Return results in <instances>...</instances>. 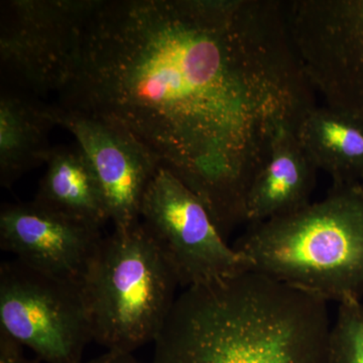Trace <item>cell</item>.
<instances>
[{
    "label": "cell",
    "mask_w": 363,
    "mask_h": 363,
    "mask_svg": "<svg viewBox=\"0 0 363 363\" xmlns=\"http://www.w3.org/2000/svg\"><path fill=\"white\" fill-rule=\"evenodd\" d=\"M58 94L147 145L224 240L274 138L317 106L279 0H101Z\"/></svg>",
    "instance_id": "1"
},
{
    "label": "cell",
    "mask_w": 363,
    "mask_h": 363,
    "mask_svg": "<svg viewBox=\"0 0 363 363\" xmlns=\"http://www.w3.org/2000/svg\"><path fill=\"white\" fill-rule=\"evenodd\" d=\"M327 303L253 271L190 286L152 363H329Z\"/></svg>",
    "instance_id": "2"
},
{
    "label": "cell",
    "mask_w": 363,
    "mask_h": 363,
    "mask_svg": "<svg viewBox=\"0 0 363 363\" xmlns=\"http://www.w3.org/2000/svg\"><path fill=\"white\" fill-rule=\"evenodd\" d=\"M233 247L252 271L339 304L363 298V193L332 185L292 214L248 224Z\"/></svg>",
    "instance_id": "3"
},
{
    "label": "cell",
    "mask_w": 363,
    "mask_h": 363,
    "mask_svg": "<svg viewBox=\"0 0 363 363\" xmlns=\"http://www.w3.org/2000/svg\"><path fill=\"white\" fill-rule=\"evenodd\" d=\"M175 272L142 221L104 236L81 294L92 340L131 352L156 340L176 302Z\"/></svg>",
    "instance_id": "4"
},
{
    "label": "cell",
    "mask_w": 363,
    "mask_h": 363,
    "mask_svg": "<svg viewBox=\"0 0 363 363\" xmlns=\"http://www.w3.org/2000/svg\"><path fill=\"white\" fill-rule=\"evenodd\" d=\"M0 331L47 363H83L92 341L80 286L16 259L0 264Z\"/></svg>",
    "instance_id": "5"
},
{
    "label": "cell",
    "mask_w": 363,
    "mask_h": 363,
    "mask_svg": "<svg viewBox=\"0 0 363 363\" xmlns=\"http://www.w3.org/2000/svg\"><path fill=\"white\" fill-rule=\"evenodd\" d=\"M140 221L185 289L252 271L250 260L227 245L201 200L164 167L145 191Z\"/></svg>",
    "instance_id": "6"
},
{
    "label": "cell",
    "mask_w": 363,
    "mask_h": 363,
    "mask_svg": "<svg viewBox=\"0 0 363 363\" xmlns=\"http://www.w3.org/2000/svg\"><path fill=\"white\" fill-rule=\"evenodd\" d=\"M100 1H2V69L16 84L33 94L58 93L68 77L86 26Z\"/></svg>",
    "instance_id": "7"
},
{
    "label": "cell",
    "mask_w": 363,
    "mask_h": 363,
    "mask_svg": "<svg viewBox=\"0 0 363 363\" xmlns=\"http://www.w3.org/2000/svg\"><path fill=\"white\" fill-rule=\"evenodd\" d=\"M288 21L315 92L363 121V0H291Z\"/></svg>",
    "instance_id": "8"
},
{
    "label": "cell",
    "mask_w": 363,
    "mask_h": 363,
    "mask_svg": "<svg viewBox=\"0 0 363 363\" xmlns=\"http://www.w3.org/2000/svg\"><path fill=\"white\" fill-rule=\"evenodd\" d=\"M56 125L75 136L94 169L114 228L140 221V207L150 181L161 167L159 157L119 124L48 105Z\"/></svg>",
    "instance_id": "9"
},
{
    "label": "cell",
    "mask_w": 363,
    "mask_h": 363,
    "mask_svg": "<svg viewBox=\"0 0 363 363\" xmlns=\"http://www.w3.org/2000/svg\"><path fill=\"white\" fill-rule=\"evenodd\" d=\"M101 227L35 201L6 204L0 211V247L26 266L80 286Z\"/></svg>",
    "instance_id": "10"
},
{
    "label": "cell",
    "mask_w": 363,
    "mask_h": 363,
    "mask_svg": "<svg viewBox=\"0 0 363 363\" xmlns=\"http://www.w3.org/2000/svg\"><path fill=\"white\" fill-rule=\"evenodd\" d=\"M317 171L296 131H279L248 191L247 223L286 216L311 204Z\"/></svg>",
    "instance_id": "11"
},
{
    "label": "cell",
    "mask_w": 363,
    "mask_h": 363,
    "mask_svg": "<svg viewBox=\"0 0 363 363\" xmlns=\"http://www.w3.org/2000/svg\"><path fill=\"white\" fill-rule=\"evenodd\" d=\"M298 142L333 185L363 182V121L331 107L316 106L297 130Z\"/></svg>",
    "instance_id": "12"
},
{
    "label": "cell",
    "mask_w": 363,
    "mask_h": 363,
    "mask_svg": "<svg viewBox=\"0 0 363 363\" xmlns=\"http://www.w3.org/2000/svg\"><path fill=\"white\" fill-rule=\"evenodd\" d=\"M56 125L48 105L23 93L0 97V183L9 188L26 172L45 164L52 147L49 133Z\"/></svg>",
    "instance_id": "13"
},
{
    "label": "cell",
    "mask_w": 363,
    "mask_h": 363,
    "mask_svg": "<svg viewBox=\"0 0 363 363\" xmlns=\"http://www.w3.org/2000/svg\"><path fill=\"white\" fill-rule=\"evenodd\" d=\"M35 200L43 206L99 227L109 220L99 182L79 145L52 147Z\"/></svg>",
    "instance_id": "14"
},
{
    "label": "cell",
    "mask_w": 363,
    "mask_h": 363,
    "mask_svg": "<svg viewBox=\"0 0 363 363\" xmlns=\"http://www.w3.org/2000/svg\"><path fill=\"white\" fill-rule=\"evenodd\" d=\"M329 363H363V303L339 304L329 338Z\"/></svg>",
    "instance_id": "15"
},
{
    "label": "cell",
    "mask_w": 363,
    "mask_h": 363,
    "mask_svg": "<svg viewBox=\"0 0 363 363\" xmlns=\"http://www.w3.org/2000/svg\"><path fill=\"white\" fill-rule=\"evenodd\" d=\"M23 346L0 331V363H40L28 359L23 353Z\"/></svg>",
    "instance_id": "16"
},
{
    "label": "cell",
    "mask_w": 363,
    "mask_h": 363,
    "mask_svg": "<svg viewBox=\"0 0 363 363\" xmlns=\"http://www.w3.org/2000/svg\"><path fill=\"white\" fill-rule=\"evenodd\" d=\"M83 363H143L136 359L131 352L107 351L104 355Z\"/></svg>",
    "instance_id": "17"
},
{
    "label": "cell",
    "mask_w": 363,
    "mask_h": 363,
    "mask_svg": "<svg viewBox=\"0 0 363 363\" xmlns=\"http://www.w3.org/2000/svg\"><path fill=\"white\" fill-rule=\"evenodd\" d=\"M358 187H359L360 191L363 193V182L362 183H360L359 185H358Z\"/></svg>",
    "instance_id": "18"
}]
</instances>
